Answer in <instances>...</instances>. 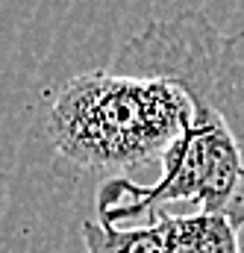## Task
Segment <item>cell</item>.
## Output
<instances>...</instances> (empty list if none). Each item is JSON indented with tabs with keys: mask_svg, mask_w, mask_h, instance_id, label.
Returning a JSON list of instances; mask_svg holds the SVG:
<instances>
[{
	"mask_svg": "<svg viewBox=\"0 0 244 253\" xmlns=\"http://www.w3.org/2000/svg\"><path fill=\"white\" fill-rule=\"evenodd\" d=\"M112 71L159 77L191 100V124L162 156V174L150 186L112 177L97 194V221H153L168 203L188 200L197 212L244 227V30L224 33L203 12L188 9L150 21L135 33Z\"/></svg>",
	"mask_w": 244,
	"mask_h": 253,
	"instance_id": "1",
	"label": "cell"
},
{
	"mask_svg": "<svg viewBox=\"0 0 244 253\" xmlns=\"http://www.w3.org/2000/svg\"><path fill=\"white\" fill-rule=\"evenodd\" d=\"M191 124V100L159 77L112 68L71 77L50 103L47 132L80 168L118 171L165 156Z\"/></svg>",
	"mask_w": 244,
	"mask_h": 253,
	"instance_id": "2",
	"label": "cell"
},
{
	"mask_svg": "<svg viewBox=\"0 0 244 253\" xmlns=\"http://www.w3.org/2000/svg\"><path fill=\"white\" fill-rule=\"evenodd\" d=\"M168 227L171 253H244V242L239 239V227L212 212H191L171 215L159 212Z\"/></svg>",
	"mask_w": 244,
	"mask_h": 253,
	"instance_id": "3",
	"label": "cell"
},
{
	"mask_svg": "<svg viewBox=\"0 0 244 253\" xmlns=\"http://www.w3.org/2000/svg\"><path fill=\"white\" fill-rule=\"evenodd\" d=\"M82 245L85 253H171L168 227L156 215L141 227H109L100 221L82 224Z\"/></svg>",
	"mask_w": 244,
	"mask_h": 253,
	"instance_id": "4",
	"label": "cell"
}]
</instances>
